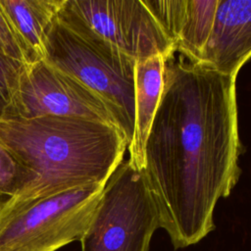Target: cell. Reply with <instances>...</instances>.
Wrapping results in <instances>:
<instances>
[{"instance_id": "obj_12", "label": "cell", "mask_w": 251, "mask_h": 251, "mask_svg": "<svg viewBox=\"0 0 251 251\" xmlns=\"http://www.w3.org/2000/svg\"><path fill=\"white\" fill-rule=\"evenodd\" d=\"M32 182V176L0 141V211Z\"/></svg>"}, {"instance_id": "obj_14", "label": "cell", "mask_w": 251, "mask_h": 251, "mask_svg": "<svg viewBox=\"0 0 251 251\" xmlns=\"http://www.w3.org/2000/svg\"><path fill=\"white\" fill-rule=\"evenodd\" d=\"M0 52L23 64H26V59L23 48L10 25L6 16L0 8Z\"/></svg>"}, {"instance_id": "obj_9", "label": "cell", "mask_w": 251, "mask_h": 251, "mask_svg": "<svg viewBox=\"0 0 251 251\" xmlns=\"http://www.w3.org/2000/svg\"><path fill=\"white\" fill-rule=\"evenodd\" d=\"M167 58L162 55L138 60L134 66V131L127 149L128 162L137 170L144 167V152L151 124L164 88Z\"/></svg>"}, {"instance_id": "obj_1", "label": "cell", "mask_w": 251, "mask_h": 251, "mask_svg": "<svg viewBox=\"0 0 251 251\" xmlns=\"http://www.w3.org/2000/svg\"><path fill=\"white\" fill-rule=\"evenodd\" d=\"M235 79L182 55L166 62L141 172L160 227L176 249L199 242L215 228L216 205L239 179L243 147Z\"/></svg>"}, {"instance_id": "obj_13", "label": "cell", "mask_w": 251, "mask_h": 251, "mask_svg": "<svg viewBox=\"0 0 251 251\" xmlns=\"http://www.w3.org/2000/svg\"><path fill=\"white\" fill-rule=\"evenodd\" d=\"M25 64L0 52V121L8 117Z\"/></svg>"}, {"instance_id": "obj_4", "label": "cell", "mask_w": 251, "mask_h": 251, "mask_svg": "<svg viewBox=\"0 0 251 251\" xmlns=\"http://www.w3.org/2000/svg\"><path fill=\"white\" fill-rule=\"evenodd\" d=\"M105 184L5 206L0 211V251H56L80 241Z\"/></svg>"}, {"instance_id": "obj_8", "label": "cell", "mask_w": 251, "mask_h": 251, "mask_svg": "<svg viewBox=\"0 0 251 251\" xmlns=\"http://www.w3.org/2000/svg\"><path fill=\"white\" fill-rule=\"evenodd\" d=\"M251 58V0H219L209 38L196 64L236 76Z\"/></svg>"}, {"instance_id": "obj_7", "label": "cell", "mask_w": 251, "mask_h": 251, "mask_svg": "<svg viewBox=\"0 0 251 251\" xmlns=\"http://www.w3.org/2000/svg\"><path fill=\"white\" fill-rule=\"evenodd\" d=\"M43 116L82 118L119 128L108 107L93 91L46 60L25 65L6 119Z\"/></svg>"}, {"instance_id": "obj_6", "label": "cell", "mask_w": 251, "mask_h": 251, "mask_svg": "<svg viewBox=\"0 0 251 251\" xmlns=\"http://www.w3.org/2000/svg\"><path fill=\"white\" fill-rule=\"evenodd\" d=\"M58 19L73 30L135 61L176 53L143 0H66Z\"/></svg>"}, {"instance_id": "obj_3", "label": "cell", "mask_w": 251, "mask_h": 251, "mask_svg": "<svg viewBox=\"0 0 251 251\" xmlns=\"http://www.w3.org/2000/svg\"><path fill=\"white\" fill-rule=\"evenodd\" d=\"M72 75L108 107L127 147L134 131L135 60L67 26L57 17L45 44V59Z\"/></svg>"}, {"instance_id": "obj_11", "label": "cell", "mask_w": 251, "mask_h": 251, "mask_svg": "<svg viewBox=\"0 0 251 251\" xmlns=\"http://www.w3.org/2000/svg\"><path fill=\"white\" fill-rule=\"evenodd\" d=\"M219 0H186L179 30L175 41L176 52L192 63L200 59L211 33Z\"/></svg>"}, {"instance_id": "obj_2", "label": "cell", "mask_w": 251, "mask_h": 251, "mask_svg": "<svg viewBox=\"0 0 251 251\" xmlns=\"http://www.w3.org/2000/svg\"><path fill=\"white\" fill-rule=\"evenodd\" d=\"M0 141L32 176L9 204L105 184L127 149L112 125L59 116L1 120Z\"/></svg>"}, {"instance_id": "obj_10", "label": "cell", "mask_w": 251, "mask_h": 251, "mask_svg": "<svg viewBox=\"0 0 251 251\" xmlns=\"http://www.w3.org/2000/svg\"><path fill=\"white\" fill-rule=\"evenodd\" d=\"M66 0H0V8L25 53L26 64L45 59L49 31Z\"/></svg>"}, {"instance_id": "obj_5", "label": "cell", "mask_w": 251, "mask_h": 251, "mask_svg": "<svg viewBox=\"0 0 251 251\" xmlns=\"http://www.w3.org/2000/svg\"><path fill=\"white\" fill-rule=\"evenodd\" d=\"M158 227L157 207L142 172L123 160L104 186L80 239L81 251H148Z\"/></svg>"}]
</instances>
